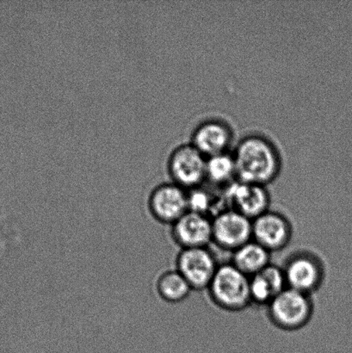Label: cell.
Instances as JSON below:
<instances>
[{
    "instance_id": "cell-5",
    "label": "cell",
    "mask_w": 352,
    "mask_h": 353,
    "mask_svg": "<svg viewBox=\"0 0 352 353\" xmlns=\"http://www.w3.org/2000/svg\"><path fill=\"white\" fill-rule=\"evenodd\" d=\"M253 240V220L229 208L212 217V243L233 252Z\"/></svg>"
},
{
    "instance_id": "cell-3",
    "label": "cell",
    "mask_w": 352,
    "mask_h": 353,
    "mask_svg": "<svg viewBox=\"0 0 352 353\" xmlns=\"http://www.w3.org/2000/svg\"><path fill=\"white\" fill-rule=\"evenodd\" d=\"M268 319L278 330L293 332L310 323L315 312L312 295L286 288L267 306Z\"/></svg>"
},
{
    "instance_id": "cell-15",
    "label": "cell",
    "mask_w": 352,
    "mask_h": 353,
    "mask_svg": "<svg viewBox=\"0 0 352 353\" xmlns=\"http://www.w3.org/2000/svg\"><path fill=\"white\" fill-rule=\"evenodd\" d=\"M158 295L165 302L178 303L189 296L192 288L177 270L163 273L157 282Z\"/></svg>"
},
{
    "instance_id": "cell-7",
    "label": "cell",
    "mask_w": 352,
    "mask_h": 353,
    "mask_svg": "<svg viewBox=\"0 0 352 353\" xmlns=\"http://www.w3.org/2000/svg\"><path fill=\"white\" fill-rule=\"evenodd\" d=\"M176 265L193 290H206L220 264L209 248H199L181 249Z\"/></svg>"
},
{
    "instance_id": "cell-2",
    "label": "cell",
    "mask_w": 352,
    "mask_h": 353,
    "mask_svg": "<svg viewBox=\"0 0 352 353\" xmlns=\"http://www.w3.org/2000/svg\"><path fill=\"white\" fill-rule=\"evenodd\" d=\"M206 290L216 306L229 312H240L251 305L250 278L231 262L219 265Z\"/></svg>"
},
{
    "instance_id": "cell-12",
    "label": "cell",
    "mask_w": 352,
    "mask_h": 353,
    "mask_svg": "<svg viewBox=\"0 0 352 353\" xmlns=\"http://www.w3.org/2000/svg\"><path fill=\"white\" fill-rule=\"evenodd\" d=\"M232 130L219 120H209L200 124L193 134L192 145L206 158L227 153L232 143Z\"/></svg>"
},
{
    "instance_id": "cell-6",
    "label": "cell",
    "mask_w": 352,
    "mask_h": 353,
    "mask_svg": "<svg viewBox=\"0 0 352 353\" xmlns=\"http://www.w3.org/2000/svg\"><path fill=\"white\" fill-rule=\"evenodd\" d=\"M207 158L192 144L180 145L172 152L168 170L174 183L185 190L198 188L206 179Z\"/></svg>"
},
{
    "instance_id": "cell-16",
    "label": "cell",
    "mask_w": 352,
    "mask_h": 353,
    "mask_svg": "<svg viewBox=\"0 0 352 353\" xmlns=\"http://www.w3.org/2000/svg\"><path fill=\"white\" fill-rule=\"evenodd\" d=\"M236 178V165L233 155L222 154L207 158L206 179L216 185H230Z\"/></svg>"
},
{
    "instance_id": "cell-9",
    "label": "cell",
    "mask_w": 352,
    "mask_h": 353,
    "mask_svg": "<svg viewBox=\"0 0 352 353\" xmlns=\"http://www.w3.org/2000/svg\"><path fill=\"white\" fill-rule=\"evenodd\" d=\"M148 206L155 219L174 224L188 212V192L174 182L161 183L150 194Z\"/></svg>"
},
{
    "instance_id": "cell-11",
    "label": "cell",
    "mask_w": 352,
    "mask_h": 353,
    "mask_svg": "<svg viewBox=\"0 0 352 353\" xmlns=\"http://www.w3.org/2000/svg\"><path fill=\"white\" fill-rule=\"evenodd\" d=\"M172 235L182 249L209 248L212 243V218L188 211L172 225Z\"/></svg>"
},
{
    "instance_id": "cell-13",
    "label": "cell",
    "mask_w": 352,
    "mask_h": 353,
    "mask_svg": "<svg viewBox=\"0 0 352 353\" xmlns=\"http://www.w3.org/2000/svg\"><path fill=\"white\" fill-rule=\"evenodd\" d=\"M287 288L282 266L272 264L250 278L251 304L267 307L272 299Z\"/></svg>"
},
{
    "instance_id": "cell-1",
    "label": "cell",
    "mask_w": 352,
    "mask_h": 353,
    "mask_svg": "<svg viewBox=\"0 0 352 353\" xmlns=\"http://www.w3.org/2000/svg\"><path fill=\"white\" fill-rule=\"evenodd\" d=\"M238 181L267 186L280 171L277 148L260 136L244 138L233 155Z\"/></svg>"
},
{
    "instance_id": "cell-8",
    "label": "cell",
    "mask_w": 352,
    "mask_h": 353,
    "mask_svg": "<svg viewBox=\"0 0 352 353\" xmlns=\"http://www.w3.org/2000/svg\"><path fill=\"white\" fill-rule=\"evenodd\" d=\"M292 237L291 221L279 211L269 210L253 220V240L271 254L284 250Z\"/></svg>"
},
{
    "instance_id": "cell-4",
    "label": "cell",
    "mask_w": 352,
    "mask_h": 353,
    "mask_svg": "<svg viewBox=\"0 0 352 353\" xmlns=\"http://www.w3.org/2000/svg\"><path fill=\"white\" fill-rule=\"evenodd\" d=\"M282 268L288 288L298 292L313 296L325 281L326 268L322 259L307 249L292 252Z\"/></svg>"
},
{
    "instance_id": "cell-10",
    "label": "cell",
    "mask_w": 352,
    "mask_h": 353,
    "mask_svg": "<svg viewBox=\"0 0 352 353\" xmlns=\"http://www.w3.org/2000/svg\"><path fill=\"white\" fill-rule=\"evenodd\" d=\"M227 208L237 211L251 220L271 210V196L267 187L238 181L226 190Z\"/></svg>"
},
{
    "instance_id": "cell-14",
    "label": "cell",
    "mask_w": 352,
    "mask_h": 353,
    "mask_svg": "<svg viewBox=\"0 0 352 353\" xmlns=\"http://www.w3.org/2000/svg\"><path fill=\"white\" fill-rule=\"evenodd\" d=\"M231 254L230 262L249 278L263 271L271 263V252L253 240Z\"/></svg>"
}]
</instances>
